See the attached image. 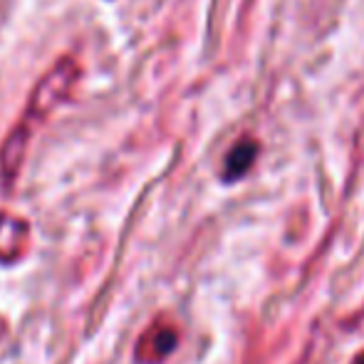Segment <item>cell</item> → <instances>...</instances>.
Returning a JSON list of instances; mask_svg holds the SVG:
<instances>
[{
    "mask_svg": "<svg viewBox=\"0 0 364 364\" xmlns=\"http://www.w3.org/2000/svg\"><path fill=\"white\" fill-rule=\"evenodd\" d=\"M255 156H258V144H255L253 139L238 141V144L228 151V156H225L223 181H238L240 176H245L248 168L253 166Z\"/></svg>",
    "mask_w": 364,
    "mask_h": 364,
    "instance_id": "obj_4",
    "label": "cell"
},
{
    "mask_svg": "<svg viewBox=\"0 0 364 364\" xmlns=\"http://www.w3.org/2000/svg\"><path fill=\"white\" fill-rule=\"evenodd\" d=\"M80 77L82 70L73 58H60L48 73L35 82L33 92H30L28 102H25V112L15 122L13 129L8 132L3 144H0V181L8 188L15 183L20 168H23L25 154H28L35 129L40 124H45V119L63 102H68L73 97Z\"/></svg>",
    "mask_w": 364,
    "mask_h": 364,
    "instance_id": "obj_1",
    "label": "cell"
},
{
    "mask_svg": "<svg viewBox=\"0 0 364 364\" xmlns=\"http://www.w3.org/2000/svg\"><path fill=\"white\" fill-rule=\"evenodd\" d=\"M352 364H364V352H362V355H360V357H357V360H355V362H352Z\"/></svg>",
    "mask_w": 364,
    "mask_h": 364,
    "instance_id": "obj_5",
    "label": "cell"
},
{
    "mask_svg": "<svg viewBox=\"0 0 364 364\" xmlns=\"http://www.w3.org/2000/svg\"><path fill=\"white\" fill-rule=\"evenodd\" d=\"M176 345H178L176 325H171V322L159 317L156 322H151V325L141 332L139 342H136V350H134V360L139 364H161L173 350H176Z\"/></svg>",
    "mask_w": 364,
    "mask_h": 364,
    "instance_id": "obj_2",
    "label": "cell"
},
{
    "mask_svg": "<svg viewBox=\"0 0 364 364\" xmlns=\"http://www.w3.org/2000/svg\"><path fill=\"white\" fill-rule=\"evenodd\" d=\"M30 245V223L23 216L0 211V263L23 258Z\"/></svg>",
    "mask_w": 364,
    "mask_h": 364,
    "instance_id": "obj_3",
    "label": "cell"
}]
</instances>
